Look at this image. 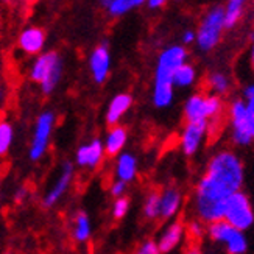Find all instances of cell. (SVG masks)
<instances>
[{
	"instance_id": "cell-10",
	"label": "cell",
	"mask_w": 254,
	"mask_h": 254,
	"mask_svg": "<svg viewBox=\"0 0 254 254\" xmlns=\"http://www.w3.org/2000/svg\"><path fill=\"white\" fill-rule=\"evenodd\" d=\"M209 132H211V127L207 122H186L180 132V148L184 156H195L203 148Z\"/></svg>"
},
{
	"instance_id": "cell-9",
	"label": "cell",
	"mask_w": 254,
	"mask_h": 254,
	"mask_svg": "<svg viewBox=\"0 0 254 254\" xmlns=\"http://www.w3.org/2000/svg\"><path fill=\"white\" fill-rule=\"evenodd\" d=\"M223 220L240 231H248L254 225V207L250 196L244 190L229 198L225 207Z\"/></svg>"
},
{
	"instance_id": "cell-29",
	"label": "cell",
	"mask_w": 254,
	"mask_h": 254,
	"mask_svg": "<svg viewBox=\"0 0 254 254\" xmlns=\"http://www.w3.org/2000/svg\"><path fill=\"white\" fill-rule=\"evenodd\" d=\"M134 254H162V253H161V250H159V247L156 244V240L147 239L136 248Z\"/></svg>"
},
{
	"instance_id": "cell-6",
	"label": "cell",
	"mask_w": 254,
	"mask_h": 254,
	"mask_svg": "<svg viewBox=\"0 0 254 254\" xmlns=\"http://www.w3.org/2000/svg\"><path fill=\"white\" fill-rule=\"evenodd\" d=\"M206 236L215 245L222 247V250L228 254L248 253V239L245 231L234 228L226 220H217V222L209 223L206 228Z\"/></svg>"
},
{
	"instance_id": "cell-2",
	"label": "cell",
	"mask_w": 254,
	"mask_h": 254,
	"mask_svg": "<svg viewBox=\"0 0 254 254\" xmlns=\"http://www.w3.org/2000/svg\"><path fill=\"white\" fill-rule=\"evenodd\" d=\"M187 57H189V52L183 44H173V46L165 47L158 55L151 91V102L154 108L167 109L172 106L175 100L173 76L180 65L187 63Z\"/></svg>"
},
{
	"instance_id": "cell-16",
	"label": "cell",
	"mask_w": 254,
	"mask_h": 254,
	"mask_svg": "<svg viewBox=\"0 0 254 254\" xmlns=\"http://www.w3.org/2000/svg\"><path fill=\"white\" fill-rule=\"evenodd\" d=\"M46 41H47L46 31L41 27L30 25L20 31V35L17 38V46L25 55L38 57L39 53H42L44 47H46Z\"/></svg>"
},
{
	"instance_id": "cell-24",
	"label": "cell",
	"mask_w": 254,
	"mask_h": 254,
	"mask_svg": "<svg viewBox=\"0 0 254 254\" xmlns=\"http://www.w3.org/2000/svg\"><path fill=\"white\" fill-rule=\"evenodd\" d=\"M142 5H147V0H109V3L105 8L108 9L109 16L120 17L129 13L131 9L139 8Z\"/></svg>"
},
{
	"instance_id": "cell-32",
	"label": "cell",
	"mask_w": 254,
	"mask_h": 254,
	"mask_svg": "<svg viewBox=\"0 0 254 254\" xmlns=\"http://www.w3.org/2000/svg\"><path fill=\"white\" fill-rule=\"evenodd\" d=\"M27 196H28V189L25 186H22V187H17L14 195H13V200L16 204H22L25 200H27Z\"/></svg>"
},
{
	"instance_id": "cell-15",
	"label": "cell",
	"mask_w": 254,
	"mask_h": 254,
	"mask_svg": "<svg viewBox=\"0 0 254 254\" xmlns=\"http://www.w3.org/2000/svg\"><path fill=\"white\" fill-rule=\"evenodd\" d=\"M184 195L175 186H167L159 192V220L170 222L178 217L183 209Z\"/></svg>"
},
{
	"instance_id": "cell-27",
	"label": "cell",
	"mask_w": 254,
	"mask_h": 254,
	"mask_svg": "<svg viewBox=\"0 0 254 254\" xmlns=\"http://www.w3.org/2000/svg\"><path fill=\"white\" fill-rule=\"evenodd\" d=\"M129 200L128 196H120V198H114V203H113V209H111V214L116 220H122L127 217V214L129 212Z\"/></svg>"
},
{
	"instance_id": "cell-19",
	"label": "cell",
	"mask_w": 254,
	"mask_h": 254,
	"mask_svg": "<svg viewBox=\"0 0 254 254\" xmlns=\"http://www.w3.org/2000/svg\"><path fill=\"white\" fill-rule=\"evenodd\" d=\"M128 142V129L122 125H116V127H109L106 136L103 139V145L106 156H119L127 147Z\"/></svg>"
},
{
	"instance_id": "cell-30",
	"label": "cell",
	"mask_w": 254,
	"mask_h": 254,
	"mask_svg": "<svg viewBox=\"0 0 254 254\" xmlns=\"http://www.w3.org/2000/svg\"><path fill=\"white\" fill-rule=\"evenodd\" d=\"M127 190H128V184L124 181H119V180H116L111 186H109V193H111L114 198L127 196Z\"/></svg>"
},
{
	"instance_id": "cell-5",
	"label": "cell",
	"mask_w": 254,
	"mask_h": 254,
	"mask_svg": "<svg viewBox=\"0 0 254 254\" xmlns=\"http://www.w3.org/2000/svg\"><path fill=\"white\" fill-rule=\"evenodd\" d=\"M226 30L225 25V9L220 5H214L207 8L195 30L196 39L195 44L200 52L209 53L212 52L220 42H222L223 33Z\"/></svg>"
},
{
	"instance_id": "cell-35",
	"label": "cell",
	"mask_w": 254,
	"mask_h": 254,
	"mask_svg": "<svg viewBox=\"0 0 254 254\" xmlns=\"http://www.w3.org/2000/svg\"><path fill=\"white\" fill-rule=\"evenodd\" d=\"M244 98L245 100H254V81L247 84V87L244 89Z\"/></svg>"
},
{
	"instance_id": "cell-17",
	"label": "cell",
	"mask_w": 254,
	"mask_h": 254,
	"mask_svg": "<svg viewBox=\"0 0 254 254\" xmlns=\"http://www.w3.org/2000/svg\"><path fill=\"white\" fill-rule=\"evenodd\" d=\"M137 173H139V162L134 154L129 151H122L119 156H116V164H114L116 180L129 184L137 178Z\"/></svg>"
},
{
	"instance_id": "cell-44",
	"label": "cell",
	"mask_w": 254,
	"mask_h": 254,
	"mask_svg": "<svg viewBox=\"0 0 254 254\" xmlns=\"http://www.w3.org/2000/svg\"><path fill=\"white\" fill-rule=\"evenodd\" d=\"M3 2H8V0H3Z\"/></svg>"
},
{
	"instance_id": "cell-11",
	"label": "cell",
	"mask_w": 254,
	"mask_h": 254,
	"mask_svg": "<svg viewBox=\"0 0 254 254\" xmlns=\"http://www.w3.org/2000/svg\"><path fill=\"white\" fill-rule=\"evenodd\" d=\"M73 175H75L73 164L70 161H64L53 186L50 187V189L47 190V193L42 198V207L44 209H52L63 200V196L70 189V184L73 181Z\"/></svg>"
},
{
	"instance_id": "cell-23",
	"label": "cell",
	"mask_w": 254,
	"mask_h": 254,
	"mask_svg": "<svg viewBox=\"0 0 254 254\" xmlns=\"http://www.w3.org/2000/svg\"><path fill=\"white\" fill-rule=\"evenodd\" d=\"M223 9H225L226 30L236 28L240 24V20L244 19V14L247 13V6L239 3V2H234V0H228L226 5L223 6Z\"/></svg>"
},
{
	"instance_id": "cell-21",
	"label": "cell",
	"mask_w": 254,
	"mask_h": 254,
	"mask_svg": "<svg viewBox=\"0 0 254 254\" xmlns=\"http://www.w3.org/2000/svg\"><path fill=\"white\" fill-rule=\"evenodd\" d=\"M72 237L78 244H86L92 237V222L91 217L84 211H78L72 220Z\"/></svg>"
},
{
	"instance_id": "cell-31",
	"label": "cell",
	"mask_w": 254,
	"mask_h": 254,
	"mask_svg": "<svg viewBox=\"0 0 254 254\" xmlns=\"http://www.w3.org/2000/svg\"><path fill=\"white\" fill-rule=\"evenodd\" d=\"M247 124L250 134L254 140V100H247Z\"/></svg>"
},
{
	"instance_id": "cell-33",
	"label": "cell",
	"mask_w": 254,
	"mask_h": 254,
	"mask_svg": "<svg viewBox=\"0 0 254 254\" xmlns=\"http://www.w3.org/2000/svg\"><path fill=\"white\" fill-rule=\"evenodd\" d=\"M196 39V33L195 30H184L181 35V42L183 46H190V44H195Z\"/></svg>"
},
{
	"instance_id": "cell-28",
	"label": "cell",
	"mask_w": 254,
	"mask_h": 254,
	"mask_svg": "<svg viewBox=\"0 0 254 254\" xmlns=\"http://www.w3.org/2000/svg\"><path fill=\"white\" fill-rule=\"evenodd\" d=\"M206 228H207V225L203 223L201 220H198V218L190 220V223L186 225L187 236H189L190 239H193V240H201L206 236Z\"/></svg>"
},
{
	"instance_id": "cell-42",
	"label": "cell",
	"mask_w": 254,
	"mask_h": 254,
	"mask_svg": "<svg viewBox=\"0 0 254 254\" xmlns=\"http://www.w3.org/2000/svg\"><path fill=\"white\" fill-rule=\"evenodd\" d=\"M3 254H14V253H11V251H6V253H3Z\"/></svg>"
},
{
	"instance_id": "cell-38",
	"label": "cell",
	"mask_w": 254,
	"mask_h": 254,
	"mask_svg": "<svg viewBox=\"0 0 254 254\" xmlns=\"http://www.w3.org/2000/svg\"><path fill=\"white\" fill-rule=\"evenodd\" d=\"M250 64H251V69L254 72V41L251 42V47H250Z\"/></svg>"
},
{
	"instance_id": "cell-20",
	"label": "cell",
	"mask_w": 254,
	"mask_h": 254,
	"mask_svg": "<svg viewBox=\"0 0 254 254\" xmlns=\"http://www.w3.org/2000/svg\"><path fill=\"white\" fill-rule=\"evenodd\" d=\"M206 87L209 94L225 97L233 89V80L223 70H212L206 76Z\"/></svg>"
},
{
	"instance_id": "cell-37",
	"label": "cell",
	"mask_w": 254,
	"mask_h": 254,
	"mask_svg": "<svg viewBox=\"0 0 254 254\" xmlns=\"http://www.w3.org/2000/svg\"><path fill=\"white\" fill-rule=\"evenodd\" d=\"M183 254H204V251L198 245H190L183 251Z\"/></svg>"
},
{
	"instance_id": "cell-14",
	"label": "cell",
	"mask_w": 254,
	"mask_h": 254,
	"mask_svg": "<svg viewBox=\"0 0 254 254\" xmlns=\"http://www.w3.org/2000/svg\"><path fill=\"white\" fill-rule=\"evenodd\" d=\"M186 236H187L186 225L181 222V220L175 218V220L167 222V225L162 228V231L156 239V244L162 254H169V253H173L175 250H178L183 245Z\"/></svg>"
},
{
	"instance_id": "cell-26",
	"label": "cell",
	"mask_w": 254,
	"mask_h": 254,
	"mask_svg": "<svg viewBox=\"0 0 254 254\" xmlns=\"http://www.w3.org/2000/svg\"><path fill=\"white\" fill-rule=\"evenodd\" d=\"M14 140V128L8 120H0V158H3L11 150Z\"/></svg>"
},
{
	"instance_id": "cell-41",
	"label": "cell",
	"mask_w": 254,
	"mask_h": 254,
	"mask_svg": "<svg viewBox=\"0 0 254 254\" xmlns=\"http://www.w3.org/2000/svg\"><path fill=\"white\" fill-rule=\"evenodd\" d=\"M102 3H103V5H105V6H106V5H108V3H109V0H102Z\"/></svg>"
},
{
	"instance_id": "cell-39",
	"label": "cell",
	"mask_w": 254,
	"mask_h": 254,
	"mask_svg": "<svg viewBox=\"0 0 254 254\" xmlns=\"http://www.w3.org/2000/svg\"><path fill=\"white\" fill-rule=\"evenodd\" d=\"M204 254H228V253H225L223 250H214V251H209V253H204Z\"/></svg>"
},
{
	"instance_id": "cell-36",
	"label": "cell",
	"mask_w": 254,
	"mask_h": 254,
	"mask_svg": "<svg viewBox=\"0 0 254 254\" xmlns=\"http://www.w3.org/2000/svg\"><path fill=\"white\" fill-rule=\"evenodd\" d=\"M248 22H250V28H251V39L254 41V3L251 5L248 11Z\"/></svg>"
},
{
	"instance_id": "cell-3",
	"label": "cell",
	"mask_w": 254,
	"mask_h": 254,
	"mask_svg": "<svg viewBox=\"0 0 254 254\" xmlns=\"http://www.w3.org/2000/svg\"><path fill=\"white\" fill-rule=\"evenodd\" d=\"M226 111L223 97L209 92H195L184 102L183 114L186 122H207L211 131L217 127Z\"/></svg>"
},
{
	"instance_id": "cell-22",
	"label": "cell",
	"mask_w": 254,
	"mask_h": 254,
	"mask_svg": "<svg viewBox=\"0 0 254 254\" xmlns=\"http://www.w3.org/2000/svg\"><path fill=\"white\" fill-rule=\"evenodd\" d=\"M196 80H198L196 67L190 63H184L183 65H180L178 70L175 72V76H173L175 89H189V87L195 86Z\"/></svg>"
},
{
	"instance_id": "cell-40",
	"label": "cell",
	"mask_w": 254,
	"mask_h": 254,
	"mask_svg": "<svg viewBox=\"0 0 254 254\" xmlns=\"http://www.w3.org/2000/svg\"><path fill=\"white\" fill-rule=\"evenodd\" d=\"M234 2H239V3H242V5H245V6H247V3L250 2V0H234Z\"/></svg>"
},
{
	"instance_id": "cell-25",
	"label": "cell",
	"mask_w": 254,
	"mask_h": 254,
	"mask_svg": "<svg viewBox=\"0 0 254 254\" xmlns=\"http://www.w3.org/2000/svg\"><path fill=\"white\" fill-rule=\"evenodd\" d=\"M142 214L148 222L159 220V192H148L142 203Z\"/></svg>"
},
{
	"instance_id": "cell-34",
	"label": "cell",
	"mask_w": 254,
	"mask_h": 254,
	"mask_svg": "<svg viewBox=\"0 0 254 254\" xmlns=\"http://www.w3.org/2000/svg\"><path fill=\"white\" fill-rule=\"evenodd\" d=\"M169 0H147V6L150 9H159L164 5H167Z\"/></svg>"
},
{
	"instance_id": "cell-18",
	"label": "cell",
	"mask_w": 254,
	"mask_h": 254,
	"mask_svg": "<svg viewBox=\"0 0 254 254\" xmlns=\"http://www.w3.org/2000/svg\"><path fill=\"white\" fill-rule=\"evenodd\" d=\"M131 106H132V95L131 94L120 92V94L114 95L111 98V102H109L106 114H105L106 124L109 127L120 125V120L127 116V113L131 109Z\"/></svg>"
},
{
	"instance_id": "cell-43",
	"label": "cell",
	"mask_w": 254,
	"mask_h": 254,
	"mask_svg": "<svg viewBox=\"0 0 254 254\" xmlns=\"http://www.w3.org/2000/svg\"><path fill=\"white\" fill-rule=\"evenodd\" d=\"M176 2H183V0H176Z\"/></svg>"
},
{
	"instance_id": "cell-8",
	"label": "cell",
	"mask_w": 254,
	"mask_h": 254,
	"mask_svg": "<svg viewBox=\"0 0 254 254\" xmlns=\"http://www.w3.org/2000/svg\"><path fill=\"white\" fill-rule=\"evenodd\" d=\"M55 124H57V116H55L53 111H44L38 116L28 148V158L31 162H38L46 156L52 140Z\"/></svg>"
},
{
	"instance_id": "cell-7",
	"label": "cell",
	"mask_w": 254,
	"mask_h": 254,
	"mask_svg": "<svg viewBox=\"0 0 254 254\" xmlns=\"http://www.w3.org/2000/svg\"><path fill=\"white\" fill-rule=\"evenodd\" d=\"M226 116L229 122V137L236 147H250L254 142L248 124H247V100L245 98H234L226 106Z\"/></svg>"
},
{
	"instance_id": "cell-13",
	"label": "cell",
	"mask_w": 254,
	"mask_h": 254,
	"mask_svg": "<svg viewBox=\"0 0 254 254\" xmlns=\"http://www.w3.org/2000/svg\"><path fill=\"white\" fill-rule=\"evenodd\" d=\"M106 151L102 139H91L89 142L83 143L75 153V162L78 167L87 169V170H95L100 167L105 161Z\"/></svg>"
},
{
	"instance_id": "cell-12",
	"label": "cell",
	"mask_w": 254,
	"mask_h": 254,
	"mask_svg": "<svg viewBox=\"0 0 254 254\" xmlns=\"http://www.w3.org/2000/svg\"><path fill=\"white\" fill-rule=\"evenodd\" d=\"M111 50L106 42L98 44L92 49L89 58H87V65H89L92 80L97 84H103L108 80L109 73H111Z\"/></svg>"
},
{
	"instance_id": "cell-1",
	"label": "cell",
	"mask_w": 254,
	"mask_h": 254,
	"mask_svg": "<svg viewBox=\"0 0 254 254\" xmlns=\"http://www.w3.org/2000/svg\"><path fill=\"white\" fill-rule=\"evenodd\" d=\"M245 183L244 161L234 150L222 148L207 159L192 193L193 218L209 225L223 220L229 198L240 192Z\"/></svg>"
},
{
	"instance_id": "cell-4",
	"label": "cell",
	"mask_w": 254,
	"mask_h": 254,
	"mask_svg": "<svg viewBox=\"0 0 254 254\" xmlns=\"http://www.w3.org/2000/svg\"><path fill=\"white\" fill-rule=\"evenodd\" d=\"M64 63L57 50L42 52L30 65L28 76L33 83L39 84L44 95H50L58 87L63 78Z\"/></svg>"
}]
</instances>
